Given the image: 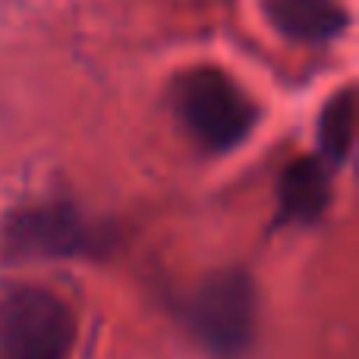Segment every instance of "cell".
Listing matches in <instances>:
<instances>
[{"label":"cell","instance_id":"1","mask_svg":"<svg viewBox=\"0 0 359 359\" xmlns=\"http://www.w3.org/2000/svg\"><path fill=\"white\" fill-rule=\"evenodd\" d=\"M170 107L183 130L205 151H230L252 133L259 107L246 92L215 67L186 69L170 86Z\"/></svg>","mask_w":359,"mask_h":359},{"label":"cell","instance_id":"2","mask_svg":"<svg viewBox=\"0 0 359 359\" xmlns=\"http://www.w3.org/2000/svg\"><path fill=\"white\" fill-rule=\"evenodd\" d=\"M186 325L192 337L217 359H240L255 341L259 299L246 271L208 274L186 299Z\"/></svg>","mask_w":359,"mask_h":359},{"label":"cell","instance_id":"3","mask_svg":"<svg viewBox=\"0 0 359 359\" xmlns=\"http://www.w3.org/2000/svg\"><path fill=\"white\" fill-rule=\"evenodd\" d=\"M79 325L57 293L32 284L0 290V359H67Z\"/></svg>","mask_w":359,"mask_h":359},{"label":"cell","instance_id":"4","mask_svg":"<svg viewBox=\"0 0 359 359\" xmlns=\"http://www.w3.org/2000/svg\"><path fill=\"white\" fill-rule=\"evenodd\" d=\"M16 255H76L88 246V227L69 205H35L10 217L4 230Z\"/></svg>","mask_w":359,"mask_h":359},{"label":"cell","instance_id":"5","mask_svg":"<svg viewBox=\"0 0 359 359\" xmlns=\"http://www.w3.org/2000/svg\"><path fill=\"white\" fill-rule=\"evenodd\" d=\"M271 25L299 44H328L350 25V13L341 0H262Z\"/></svg>","mask_w":359,"mask_h":359},{"label":"cell","instance_id":"6","mask_svg":"<svg viewBox=\"0 0 359 359\" xmlns=\"http://www.w3.org/2000/svg\"><path fill=\"white\" fill-rule=\"evenodd\" d=\"M331 186H328V164L316 158H297L280 174L278 183V205L280 221L287 224H309L328 208Z\"/></svg>","mask_w":359,"mask_h":359},{"label":"cell","instance_id":"7","mask_svg":"<svg viewBox=\"0 0 359 359\" xmlns=\"http://www.w3.org/2000/svg\"><path fill=\"white\" fill-rule=\"evenodd\" d=\"M353 130H356V104L353 92L344 88L341 95L325 104L322 120H318V145L328 168H341L353 149Z\"/></svg>","mask_w":359,"mask_h":359}]
</instances>
